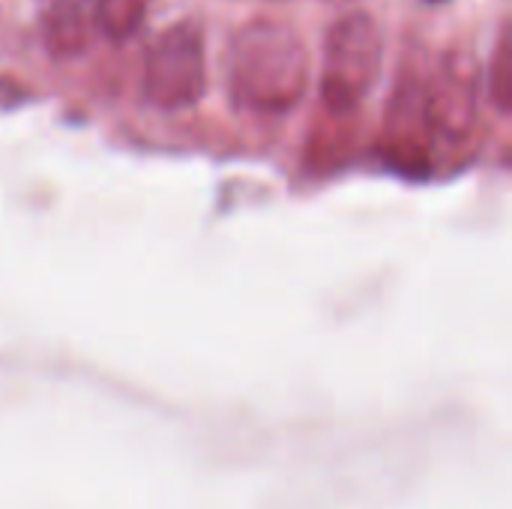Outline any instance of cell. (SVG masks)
Segmentation results:
<instances>
[{"label":"cell","mask_w":512,"mask_h":509,"mask_svg":"<svg viewBox=\"0 0 512 509\" xmlns=\"http://www.w3.org/2000/svg\"><path fill=\"white\" fill-rule=\"evenodd\" d=\"M309 87V51L303 36L279 18L243 21L228 45V93L240 111L282 117L300 105Z\"/></svg>","instance_id":"6da1fadb"},{"label":"cell","mask_w":512,"mask_h":509,"mask_svg":"<svg viewBox=\"0 0 512 509\" xmlns=\"http://www.w3.org/2000/svg\"><path fill=\"white\" fill-rule=\"evenodd\" d=\"M384 33L372 12H342L324 36L321 105L327 114H357L381 78Z\"/></svg>","instance_id":"7a4b0ae2"},{"label":"cell","mask_w":512,"mask_h":509,"mask_svg":"<svg viewBox=\"0 0 512 509\" xmlns=\"http://www.w3.org/2000/svg\"><path fill=\"white\" fill-rule=\"evenodd\" d=\"M207 93L204 27L180 18L159 30L144 60V96L159 111H189Z\"/></svg>","instance_id":"3957f363"},{"label":"cell","mask_w":512,"mask_h":509,"mask_svg":"<svg viewBox=\"0 0 512 509\" xmlns=\"http://www.w3.org/2000/svg\"><path fill=\"white\" fill-rule=\"evenodd\" d=\"M435 144L438 138L429 117L426 78H420L417 72H405L384 108L378 150L387 159V165L411 174H423L432 168Z\"/></svg>","instance_id":"277c9868"},{"label":"cell","mask_w":512,"mask_h":509,"mask_svg":"<svg viewBox=\"0 0 512 509\" xmlns=\"http://www.w3.org/2000/svg\"><path fill=\"white\" fill-rule=\"evenodd\" d=\"M429 117L438 141L462 144L480 117V63L468 48H450L426 78Z\"/></svg>","instance_id":"5b68a950"},{"label":"cell","mask_w":512,"mask_h":509,"mask_svg":"<svg viewBox=\"0 0 512 509\" xmlns=\"http://www.w3.org/2000/svg\"><path fill=\"white\" fill-rule=\"evenodd\" d=\"M96 33L93 0H45L39 15V36L54 60L81 57Z\"/></svg>","instance_id":"8992f818"},{"label":"cell","mask_w":512,"mask_h":509,"mask_svg":"<svg viewBox=\"0 0 512 509\" xmlns=\"http://www.w3.org/2000/svg\"><path fill=\"white\" fill-rule=\"evenodd\" d=\"M150 12V0H93L96 30L105 33L111 42L132 39Z\"/></svg>","instance_id":"52a82bcc"},{"label":"cell","mask_w":512,"mask_h":509,"mask_svg":"<svg viewBox=\"0 0 512 509\" xmlns=\"http://www.w3.org/2000/svg\"><path fill=\"white\" fill-rule=\"evenodd\" d=\"M489 99L498 108V114H510L512 102V48H510V27L504 24L498 30L495 54L489 63Z\"/></svg>","instance_id":"ba28073f"},{"label":"cell","mask_w":512,"mask_h":509,"mask_svg":"<svg viewBox=\"0 0 512 509\" xmlns=\"http://www.w3.org/2000/svg\"><path fill=\"white\" fill-rule=\"evenodd\" d=\"M330 3H351V0H330Z\"/></svg>","instance_id":"9c48e42d"},{"label":"cell","mask_w":512,"mask_h":509,"mask_svg":"<svg viewBox=\"0 0 512 509\" xmlns=\"http://www.w3.org/2000/svg\"><path fill=\"white\" fill-rule=\"evenodd\" d=\"M429 3H447V0H429Z\"/></svg>","instance_id":"30bf717a"}]
</instances>
